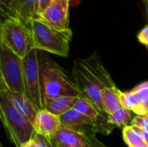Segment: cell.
Listing matches in <instances>:
<instances>
[{"mask_svg": "<svg viewBox=\"0 0 148 147\" xmlns=\"http://www.w3.org/2000/svg\"><path fill=\"white\" fill-rule=\"evenodd\" d=\"M144 5H145V9H146V14H147V23H148V0H143ZM148 51V46H147Z\"/></svg>", "mask_w": 148, "mask_h": 147, "instance_id": "484cf974", "label": "cell"}, {"mask_svg": "<svg viewBox=\"0 0 148 147\" xmlns=\"http://www.w3.org/2000/svg\"><path fill=\"white\" fill-rule=\"evenodd\" d=\"M0 119L16 147L22 146L34 134L32 122L16 111L5 89L0 90Z\"/></svg>", "mask_w": 148, "mask_h": 147, "instance_id": "277c9868", "label": "cell"}, {"mask_svg": "<svg viewBox=\"0 0 148 147\" xmlns=\"http://www.w3.org/2000/svg\"><path fill=\"white\" fill-rule=\"evenodd\" d=\"M132 147H148V144L146 143L145 141H143V142H141L140 144H137V145H135V146Z\"/></svg>", "mask_w": 148, "mask_h": 147, "instance_id": "4316f807", "label": "cell"}, {"mask_svg": "<svg viewBox=\"0 0 148 147\" xmlns=\"http://www.w3.org/2000/svg\"><path fill=\"white\" fill-rule=\"evenodd\" d=\"M69 1L55 0L40 17L49 25L61 30H69Z\"/></svg>", "mask_w": 148, "mask_h": 147, "instance_id": "9c48e42d", "label": "cell"}, {"mask_svg": "<svg viewBox=\"0 0 148 147\" xmlns=\"http://www.w3.org/2000/svg\"><path fill=\"white\" fill-rule=\"evenodd\" d=\"M54 1L55 0H37V13L39 17L41 14H42Z\"/></svg>", "mask_w": 148, "mask_h": 147, "instance_id": "cb8c5ba5", "label": "cell"}, {"mask_svg": "<svg viewBox=\"0 0 148 147\" xmlns=\"http://www.w3.org/2000/svg\"><path fill=\"white\" fill-rule=\"evenodd\" d=\"M0 147H3V146L2 145V143H1V142H0Z\"/></svg>", "mask_w": 148, "mask_h": 147, "instance_id": "f1b7e54d", "label": "cell"}, {"mask_svg": "<svg viewBox=\"0 0 148 147\" xmlns=\"http://www.w3.org/2000/svg\"><path fill=\"white\" fill-rule=\"evenodd\" d=\"M122 136L128 147H132L143 142V139L133 126H127L122 130Z\"/></svg>", "mask_w": 148, "mask_h": 147, "instance_id": "ac0fdd59", "label": "cell"}, {"mask_svg": "<svg viewBox=\"0 0 148 147\" xmlns=\"http://www.w3.org/2000/svg\"><path fill=\"white\" fill-rule=\"evenodd\" d=\"M137 38L141 44L145 45L146 47L148 46V23L140 30L137 35Z\"/></svg>", "mask_w": 148, "mask_h": 147, "instance_id": "44dd1931", "label": "cell"}, {"mask_svg": "<svg viewBox=\"0 0 148 147\" xmlns=\"http://www.w3.org/2000/svg\"><path fill=\"white\" fill-rule=\"evenodd\" d=\"M60 121L62 126L82 133L86 135L95 134L97 133L109 134L112 132V129L104 126L74 108L61 115Z\"/></svg>", "mask_w": 148, "mask_h": 147, "instance_id": "ba28073f", "label": "cell"}, {"mask_svg": "<svg viewBox=\"0 0 148 147\" xmlns=\"http://www.w3.org/2000/svg\"><path fill=\"white\" fill-rule=\"evenodd\" d=\"M23 79L25 95L38 110L42 109L38 50L32 49L23 59Z\"/></svg>", "mask_w": 148, "mask_h": 147, "instance_id": "52a82bcc", "label": "cell"}, {"mask_svg": "<svg viewBox=\"0 0 148 147\" xmlns=\"http://www.w3.org/2000/svg\"><path fill=\"white\" fill-rule=\"evenodd\" d=\"M147 114H148V108H147Z\"/></svg>", "mask_w": 148, "mask_h": 147, "instance_id": "f546056e", "label": "cell"}, {"mask_svg": "<svg viewBox=\"0 0 148 147\" xmlns=\"http://www.w3.org/2000/svg\"><path fill=\"white\" fill-rule=\"evenodd\" d=\"M30 31L33 48L55 54L59 56L68 57L72 30H61L49 25L41 17L35 18L28 24Z\"/></svg>", "mask_w": 148, "mask_h": 147, "instance_id": "7a4b0ae2", "label": "cell"}, {"mask_svg": "<svg viewBox=\"0 0 148 147\" xmlns=\"http://www.w3.org/2000/svg\"><path fill=\"white\" fill-rule=\"evenodd\" d=\"M48 140L51 147H90L86 134L62 126Z\"/></svg>", "mask_w": 148, "mask_h": 147, "instance_id": "30bf717a", "label": "cell"}, {"mask_svg": "<svg viewBox=\"0 0 148 147\" xmlns=\"http://www.w3.org/2000/svg\"><path fill=\"white\" fill-rule=\"evenodd\" d=\"M86 139H87V141L90 147H108L101 141H100V139L96 137L95 134L86 135Z\"/></svg>", "mask_w": 148, "mask_h": 147, "instance_id": "7402d4cb", "label": "cell"}, {"mask_svg": "<svg viewBox=\"0 0 148 147\" xmlns=\"http://www.w3.org/2000/svg\"><path fill=\"white\" fill-rule=\"evenodd\" d=\"M21 147H51V146L46 138L34 132L30 139Z\"/></svg>", "mask_w": 148, "mask_h": 147, "instance_id": "d6986e66", "label": "cell"}, {"mask_svg": "<svg viewBox=\"0 0 148 147\" xmlns=\"http://www.w3.org/2000/svg\"><path fill=\"white\" fill-rule=\"evenodd\" d=\"M11 10L15 17L27 25L30 21L38 18L37 0H11Z\"/></svg>", "mask_w": 148, "mask_h": 147, "instance_id": "4fadbf2b", "label": "cell"}, {"mask_svg": "<svg viewBox=\"0 0 148 147\" xmlns=\"http://www.w3.org/2000/svg\"><path fill=\"white\" fill-rule=\"evenodd\" d=\"M0 41L22 59L34 49L28 25L17 17H9L1 23Z\"/></svg>", "mask_w": 148, "mask_h": 147, "instance_id": "5b68a950", "label": "cell"}, {"mask_svg": "<svg viewBox=\"0 0 148 147\" xmlns=\"http://www.w3.org/2000/svg\"><path fill=\"white\" fill-rule=\"evenodd\" d=\"M0 8L9 17H15L11 10V0H0Z\"/></svg>", "mask_w": 148, "mask_h": 147, "instance_id": "603a6c76", "label": "cell"}, {"mask_svg": "<svg viewBox=\"0 0 148 147\" xmlns=\"http://www.w3.org/2000/svg\"><path fill=\"white\" fill-rule=\"evenodd\" d=\"M134 101L133 113L137 115H147L148 108V81L137 85L131 91Z\"/></svg>", "mask_w": 148, "mask_h": 147, "instance_id": "9a60e30c", "label": "cell"}, {"mask_svg": "<svg viewBox=\"0 0 148 147\" xmlns=\"http://www.w3.org/2000/svg\"><path fill=\"white\" fill-rule=\"evenodd\" d=\"M2 22L3 21H0V24H1ZM0 43H1V41H0ZM2 89H3V85H2V81H1V77H0V90H2Z\"/></svg>", "mask_w": 148, "mask_h": 147, "instance_id": "83f0119b", "label": "cell"}, {"mask_svg": "<svg viewBox=\"0 0 148 147\" xmlns=\"http://www.w3.org/2000/svg\"></svg>", "mask_w": 148, "mask_h": 147, "instance_id": "4dcf8cb0", "label": "cell"}, {"mask_svg": "<svg viewBox=\"0 0 148 147\" xmlns=\"http://www.w3.org/2000/svg\"><path fill=\"white\" fill-rule=\"evenodd\" d=\"M8 94L12 105L16 109V111L29 120H30L33 124L36 113L39 111L35 107V105L27 98L25 94L17 92H8Z\"/></svg>", "mask_w": 148, "mask_h": 147, "instance_id": "5bb4252c", "label": "cell"}, {"mask_svg": "<svg viewBox=\"0 0 148 147\" xmlns=\"http://www.w3.org/2000/svg\"><path fill=\"white\" fill-rule=\"evenodd\" d=\"M0 77L3 89L25 94L22 58L2 42L0 43Z\"/></svg>", "mask_w": 148, "mask_h": 147, "instance_id": "8992f818", "label": "cell"}, {"mask_svg": "<svg viewBox=\"0 0 148 147\" xmlns=\"http://www.w3.org/2000/svg\"><path fill=\"white\" fill-rule=\"evenodd\" d=\"M133 120L132 117V112L124 108L120 107L116 111L113 112L112 113H109L107 115V121L108 123L112 126H127L129 122H131Z\"/></svg>", "mask_w": 148, "mask_h": 147, "instance_id": "e0dca14e", "label": "cell"}, {"mask_svg": "<svg viewBox=\"0 0 148 147\" xmlns=\"http://www.w3.org/2000/svg\"><path fill=\"white\" fill-rule=\"evenodd\" d=\"M73 81L80 91L81 97L90 101L107 120L102 105L101 93L107 88L115 87V83L108 71L102 64L97 52L85 59L74 62Z\"/></svg>", "mask_w": 148, "mask_h": 147, "instance_id": "6da1fadb", "label": "cell"}, {"mask_svg": "<svg viewBox=\"0 0 148 147\" xmlns=\"http://www.w3.org/2000/svg\"><path fill=\"white\" fill-rule=\"evenodd\" d=\"M41 92L43 97L75 96L81 94L74 81H72L64 69L52 59L39 56Z\"/></svg>", "mask_w": 148, "mask_h": 147, "instance_id": "3957f363", "label": "cell"}, {"mask_svg": "<svg viewBox=\"0 0 148 147\" xmlns=\"http://www.w3.org/2000/svg\"><path fill=\"white\" fill-rule=\"evenodd\" d=\"M77 99L78 97L75 96L43 97L42 109L60 117L74 107Z\"/></svg>", "mask_w": 148, "mask_h": 147, "instance_id": "7c38bea8", "label": "cell"}, {"mask_svg": "<svg viewBox=\"0 0 148 147\" xmlns=\"http://www.w3.org/2000/svg\"><path fill=\"white\" fill-rule=\"evenodd\" d=\"M119 92L120 90L116 86L113 88H107L102 91L101 93L102 105H103L104 112L107 115L112 113L113 112L121 107L120 97H119Z\"/></svg>", "mask_w": 148, "mask_h": 147, "instance_id": "2e32d148", "label": "cell"}, {"mask_svg": "<svg viewBox=\"0 0 148 147\" xmlns=\"http://www.w3.org/2000/svg\"><path fill=\"white\" fill-rule=\"evenodd\" d=\"M60 117L55 115L45 109L39 110L33 123L34 132L47 139L53 136L61 127Z\"/></svg>", "mask_w": 148, "mask_h": 147, "instance_id": "8fae6325", "label": "cell"}, {"mask_svg": "<svg viewBox=\"0 0 148 147\" xmlns=\"http://www.w3.org/2000/svg\"><path fill=\"white\" fill-rule=\"evenodd\" d=\"M9 18V16L3 11V10L0 8V21H4L5 19Z\"/></svg>", "mask_w": 148, "mask_h": 147, "instance_id": "d4e9b609", "label": "cell"}, {"mask_svg": "<svg viewBox=\"0 0 148 147\" xmlns=\"http://www.w3.org/2000/svg\"><path fill=\"white\" fill-rule=\"evenodd\" d=\"M131 123H132V126H134L148 128V114L135 116L134 118H133Z\"/></svg>", "mask_w": 148, "mask_h": 147, "instance_id": "ffe728a7", "label": "cell"}]
</instances>
